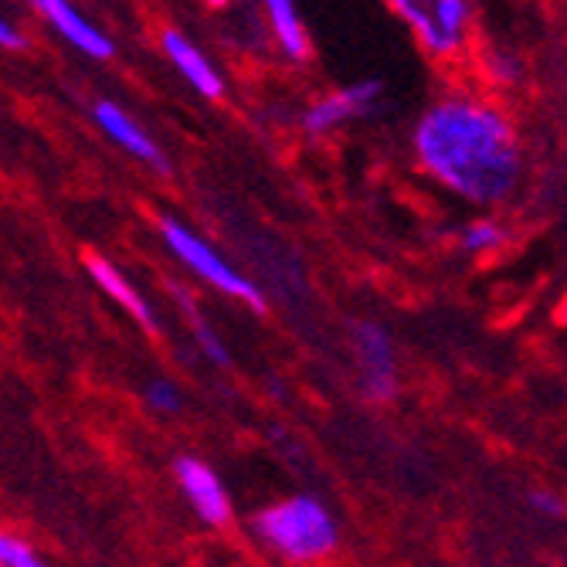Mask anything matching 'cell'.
Returning a JSON list of instances; mask_svg holds the SVG:
<instances>
[{"instance_id": "3", "label": "cell", "mask_w": 567, "mask_h": 567, "mask_svg": "<svg viewBox=\"0 0 567 567\" xmlns=\"http://www.w3.org/2000/svg\"><path fill=\"white\" fill-rule=\"evenodd\" d=\"M255 537L286 560H320L340 544L337 520L313 496H289L255 517Z\"/></svg>"}, {"instance_id": "2", "label": "cell", "mask_w": 567, "mask_h": 567, "mask_svg": "<svg viewBox=\"0 0 567 567\" xmlns=\"http://www.w3.org/2000/svg\"><path fill=\"white\" fill-rule=\"evenodd\" d=\"M394 18L415 34L419 48L442 69L473 62L476 4L473 0H388Z\"/></svg>"}, {"instance_id": "6", "label": "cell", "mask_w": 567, "mask_h": 567, "mask_svg": "<svg viewBox=\"0 0 567 567\" xmlns=\"http://www.w3.org/2000/svg\"><path fill=\"white\" fill-rule=\"evenodd\" d=\"M381 92H384V82H378V79L353 82V85H347V89H340V92L320 99L317 106H309L306 116H302V126H306V133H313V136L333 133V130H340L343 123H353V120H360V116L374 113Z\"/></svg>"}, {"instance_id": "14", "label": "cell", "mask_w": 567, "mask_h": 567, "mask_svg": "<svg viewBox=\"0 0 567 567\" xmlns=\"http://www.w3.org/2000/svg\"><path fill=\"white\" fill-rule=\"evenodd\" d=\"M458 241L466 255H499L509 245V228L496 215H483L462 228Z\"/></svg>"}, {"instance_id": "9", "label": "cell", "mask_w": 567, "mask_h": 567, "mask_svg": "<svg viewBox=\"0 0 567 567\" xmlns=\"http://www.w3.org/2000/svg\"><path fill=\"white\" fill-rule=\"evenodd\" d=\"M92 116H95L99 130L106 133L116 146H123L130 157H136V161H143L150 167H157L161 174H167V157L161 153V146L153 143V136L123 106H116V102H110V99H102V102H95Z\"/></svg>"}, {"instance_id": "16", "label": "cell", "mask_w": 567, "mask_h": 567, "mask_svg": "<svg viewBox=\"0 0 567 567\" xmlns=\"http://www.w3.org/2000/svg\"><path fill=\"white\" fill-rule=\"evenodd\" d=\"M0 564H8V567H38L41 557L28 544L14 540L8 534H0Z\"/></svg>"}, {"instance_id": "10", "label": "cell", "mask_w": 567, "mask_h": 567, "mask_svg": "<svg viewBox=\"0 0 567 567\" xmlns=\"http://www.w3.org/2000/svg\"><path fill=\"white\" fill-rule=\"evenodd\" d=\"M164 55H167V62L187 79V85L190 89H197L204 99H221L225 95V82H221V75L212 69V62L204 59V51L200 48H194L181 31H164Z\"/></svg>"}, {"instance_id": "13", "label": "cell", "mask_w": 567, "mask_h": 567, "mask_svg": "<svg viewBox=\"0 0 567 567\" xmlns=\"http://www.w3.org/2000/svg\"><path fill=\"white\" fill-rule=\"evenodd\" d=\"M266 4V14H269V24L276 31V41L282 44V51L289 59H306L309 55V41H306V31H302V21L296 14V4L292 0H262Z\"/></svg>"}, {"instance_id": "7", "label": "cell", "mask_w": 567, "mask_h": 567, "mask_svg": "<svg viewBox=\"0 0 567 567\" xmlns=\"http://www.w3.org/2000/svg\"><path fill=\"white\" fill-rule=\"evenodd\" d=\"M31 4L72 48H79L82 55H89L95 62H110L116 55V44L110 41V34H102L92 21H85L72 8V0H31Z\"/></svg>"}, {"instance_id": "1", "label": "cell", "mask_w": 567, "mask_h": 567, "mask_svg": "<svg viewBox=\"0 0 567 567\" xmlns=\"http://www.w3.org/2000/svg\"><path fill=\"white\" fill-rule=\"evenodd\" d=\"M411 157L439 187L473 208H503L527 174V150L509 110L486 92L439 95L411 130Z\"/></svg>"}, {"instance_id": "15", "label": "cell", "mask_w": 567, "mask_h": 567, "mask_svg": "<svg viewBox=\"0 0 567 567\" xmlns=\"http://www.w3.org/2000/svg\"><path fill=\"white\" fill-rule=\"evenodd\" d=\"M146 404L153 408V411H161V415H177L181 411V391L171 384V381H153L150 388H146Z\"/></svg>"}, {"instance_id": "4", "label": "cell", "mask_w": 567, "mask_h": 567, "mask_svg": "<svg viewBox=\"0 0 567 567\" xmlns=\"http://www.w3.org/2000/svg\"><path fill=\"white\" fill-rule=\"evenodd\" d=\"M161 235H164L167 248L177 255V259H181L194 276H200L204 282H212L215 289H221V292H228V296L248 302L251 309H266V306H262L266 299H262L259 286H255L251 279H245L235 266H228V262L221 259V251H215L208 241H204L200 235H194L187 225H181V221H174V218H164V221H161Z\"/></svg>"}, {"instance_id": "20", "label": "cell", "mask_w": 567, "mask_h": 567, "mask_svg": "<svg viewBox=\"0 0 567 567\" xmlns=\"http://www.w3.org/2000/svg\"><path fill=\"white\" fill-rule=\"evenodd\" d=\"M212 8H228V0H208Z\"/></svg>"}, {"instance_id": "17", "label": "cell", "mask_w": 567, "mask_h": 567, "mask_svg": "<svg viewBox=\"0 0 567 567\" xmlns=\"http://www.w3.org/2000/svg\"><path fill=\"white\" fill-rule=\"evenodd\" d=\"M197 343H200V350L212 357V364H228V350H225V343L215 337V330L212 327H204V323H197Z\"/></svg>"}, {"instance_id": "18", "label": "cell", "mask_w": 567, "mask_h": 567, "mask_svg": "<svg viewBox=\"0 0 567 567\" xmlns=\"http://www.w3.org/2000/svg\"><path fill=\"white\" fill-rule=\"evenodd\" d=\"M530 506H534L537 513H544V517H564V499H560L557 493H550V489L530 493Z\"/></svg>"}, {"instance_id": "12", "label": "cell", "mask_w": 567, "mask_h": 567, "mask_svg": "<svg viewBox=\"0 0 567 567\" xmlns=\"http://www.w3.org/2000/svg\"><path fill=\"white\" fill-rule=\"evenodd\" d=\"M473 59L483 72V82L493 89V92H509L524 82V59L517 51L509 48H483V51H473Z\"/></svg>"}, {"instance_id": "8", "label": "cell", "mask_w": 567, "mask_h": 567, "mask_svg": "<svg viewBox=\"0 0 567 567\" xmlns=\"http://www.w3.org/2000/svg\"><path fill=\"white\" fill-rule=\"evenodd\" d=\"M174 470H177V483H181L184 496L197 509V517L204 524H212V527H225L228 517H231V503H228L225 486L215 476V470L204 466L200 458H190V455L177 458Z\"/></svg>"}, {"instance_id": "19", "label": "cell", "mask_w": 567, "mask_h": 567, "mask_svg": "<svg viewBox=\"0 0 567 567\" xmlns=\"http://www.w3.org/2000/svg\"><path fill=\"white\" fill-rule=\"evenodd\" d=\"M28 44V38L11 24V21H4L0 18V48H11V51H21Z\"/></svg>"}, {"instance_id": "11", "label": "cell", "mask_w": 567, "mask_h": 567, "mask_svg": "<svg viewBox=\"0 0 567 567\" xmlns=\"http://www.w3.org/2000/svg\"><path fill=\"white\" fill-rule=\"evenodd\" d=\"M85 272L92 276V282L106 292L110 299H116L126 313L140 323V327H146V330H157V320H153V309H150V302L130 286V279L113 266V262H106V259H99V255H85Z\"/></svg>"}, {"instance_id": "5", "label": "cell", "mask_w": 567, "mask_h": 567, "mask_svg": "<svg viewBox=\"0 0 567 567\" xmlns=\"http://www.w3.org/2000/svg\"><path fill=\"white\" fill-rule=\"evenodd\" d=\"M357 368H360V388L371 401H391L398 394V353L394 340L381 323L360 320L350 330Z\"/></svg>"}]
</instances>
